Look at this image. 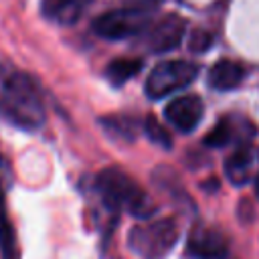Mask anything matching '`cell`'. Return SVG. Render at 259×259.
<instances>
[{
    "instance_id": "18",
    "label": "cell",
    "mask_w": 259,
    "mask_h": 259,
    "mask_svg": "<svg viewBox=\"0 0 259 259\" xmlns=\"http://www.w3.org/2000/svg\"><path fill=\"white\" fill-rule=\"evenodd\" d=\"M255 192H257V196H259V174L255 176Z\"/></svg>"
},
{
    "instance_id": "12",
    "label": "cell",
    "mask_w": 259,
    "mask_h": 259,
    "mask_svg": "<svg viewBox=\"0 0 259 259\" xmlns=\"http://www.w3.org/2000/svg\"><path fill=\"white\" fill-rule=\"evenodd\" d=\"M0 251L4 259H18V247H16V235L12 229V223L8 219V210L4 204V192L0 188Z\"/></svg>"
},
{
    "instance_id": "8",
    "label": "cell",
    "mask_w": 259,
    "mask_h": 259,
    "mask_svg": "<svg viewBox=\"0 0 259 259\" xmlns=\"http://www.w3.org/2000/svg\"><path fill=\"white\" fill-rule=\"evenodd\" d=\"M202 111H204V105H202L200 97L192 95V93L174 97L164 109L168 123L172 127H176L178 132H192L200 123Z\"/></svg>"
},
{
    "instance_id": "10",
    "label": "cell",
    "mask_w": 259,
    "mask_h": 259,
    "mask_svg": "<svg viewBox=\"0 0 259 259\" xmlns=\"http://www.w3.org/2000/svg\"><path fill=\"white\" fill-rule=\"evenodd\" d=\"M243 77H245V67L231 59L217 61L208 71V83L219 91H231L239 87Z\"/></svg>"
},
{
    "instance_id": "2",
    "label": "cell",
    "mask_w": 259,
    "mask_h": 259,
    "mask_svg": "<svg viewBox=\"0 0 259 259\" xmlns=\"http://www.w3.org/2000/svg\"><path fill=\"white\" fill-rule=\"evenodd\" d=\"M95 188L109 210H125L138 219H148L154 212V204L148 194L119 168H103L95 178Z\"/></svg>"
},
{
    "instance_id": "9",
    "label": "cell",
    "mask_w": 259,
    "mask_h": 259,
    "mask_svg": "<svg viewBox=\"0 0 259 259\" xmlns=\"http://www.w3.org/2000/svg\"><path fill=\"white\" fill-rule=\"evenodd\" d=\"M89 6L91 0H42L40 10L51 22L71 26L83 18Z\"/></svg>"
},
{
    "instance_id": "5",
    "label": "cell",
    "mask_w": 259,
    "mask_h": 259,
    "mask_svg": "<svg viewBox=\"0 0 259 259\" xmlns=\"http://www.w3.org/2000/svg\"><path fill=\"white\" fill-rule=\"evenodd\" d=\"M198 75V67L188 61H164L158 63L148 79H146V93L152 99L166 97L186 85H190Z\"/></svg>"
},
{
    "instance_id": "14",
    "label": "cell",
    "mask_w": 259,
    "mask_h": 259,
    "mask_svg": "<svg viewBox=\"0 0 259 259\" xmlns=\"http://www.w3.org/2000/svg\"><path fill=\"white\" fill-rule=\"evenodd\" d=\"M103 127L107 134H111L117 140H134L138 132V121L125 115H115V117H105L101 119Z\"/></svg>"
},
{
    "instance_id": "7",
    "label": "cell",
    "mask_w": 259,
    "mask_h": 259,
    "mask_svg": "<svg viewBox=\"0 0 259 259\" xmlns=\"http://www.w3.org/2000/svg\"><path fill=\"white\" fill-rule=\"evenodd\" d=\"M186 251L194 259H223L229 251V241L221 231L196 225L188 235Z\"/></svg>"
},
{
    "instance_id": "1",
    "label": "cell",
    "mask_w": 259,
    "mask_h": 259,
    "mask_svg": "<svg viewBox=\"0 0 259 259\" xmlns=\"http://www.w3.org/2000/svg\"><path fill=\"white\" fill-rule=\"evenodd\" d=\"M0 113L22 130L45 123V107L36 85L22 73H8L0 83Z\"/></svg>"
},
{
    "instance_id": "6",
    "label": "cell",
    "mask_w": 259,
    "mask_h": 259,
    "mask_svg": "<svg viewBox=\"0 0 259 259\" xmlns=\"http://www.w3.org/2000/svg\"><path fill=\"white\" fill-rule=\"evenodd\" d=\"M142 34H144V47L148 51L166 53L182 42L186 34V20L178 14H168L156 22H150V26Z\"/></svg>"
},
{
    "instance_id": "15",
    "label": "cell",
    "mask_w": 259,
    "mask_h": 259,
    "mask_svg": "<svg viewBox=\"0 0 259 259\" xmlns=\"http://www.w3.org/2000/svg\"><path fill=\"white\" fill-rule=\"evenodd\" d=\"M235 134H237L235 121H233L231 117H223V119H219V123L204 136V144H206L208 148H221V146H227V144L233 140Z\"/></svg>"
},
{
    "instance_id": "3",
    "label": "cell",
    "mask_w": 259,
    "mask_h": 259,
    "mask_svg": "<svg viewBox=\"0 0 259 259\" xmlns=\"http://www.w3.org/2000/svg\"><path fill=\"white\" fill-rule=\"evenodd\" d=\"M178 235L180 229L174 219H156L132 227L127 245L142 259H164L174 249Z\"/></svg>"
},
{
    "instance_id": "13",
    "label": "cell",
    "mask_w": 259,
    "mask_h": 259,
    "mask_svg": "<svg viewBox=\"0 0 259 259\" xmlns=\"http://www.w3.org/2000/svg\"><path fill=\"white\" fill-rule=\"evenodd\" d=\"M142 69V61L136 59V57H119V59H113L109 65H107V79L113 83V85H123L127 79H132L136 73H140Z\"/></svg>"
},
{
    "instance_id": "4",
    "label": "cell",
    "mask_w": 259,
    "mask_h": 259,
    "mask_svg": "<svg viewBox=\"0 0 259 259\" xmlns=\"http://www.w3.org/2000/svg\"><path fill=\"white\" fill-rule=\"evenodd\" d=\"M150 22V10L127 4L123 8H113L99 14L93 20V32L107 40H121L142 34Z\"/></svg>"
},
{
    "instance_id": "16",
    "label": "cell",
    "mask_w": 259,
    "mask_h": 259,
    "mask_svg": "<svg viewBox=\"0 0 259 259\" xmlns=\"http://www.w3.org/2000/svg\"><path fill=\"white\" fill-rule=\"evenodd\" d=\"M144 132H146V136H148L154 144H158V146H162V148H172V136H170V132H168L156 117H146V121H144Z\"/></svg>"
},
{
    "instance_id": "17",
    "label": "cell",
    "mask_w": 259,
    "mask_h": 259,
    "mask_svg": "<svg viewBox=\"0 0 259 259\" xmlns=\"http://www.w3.org/2000/svg\"><path fill=\"white\" fill-rule=\"evenodd\" d=\"M210 45H212V36L206 30H194L188 38V47L194 53H204V51H208Z\"/></svg>"
},
{
    "instance_id": "11",
    "label": "cell",
    "mask_w": 259,
    "mask_h": 259,
    "mask_svg": "<svg viewBox=\"0 0 259 259\" xmlns=\"http://www.w3.org/2000/svg\"><path fill=\"white\" fill-rule=\"evenodd\" d=\"M253 166H255V156L247 148L235 150L227 162H225V174L235 186H243L251 180L253 176Z\"/></svg>"
}]
</instances>
